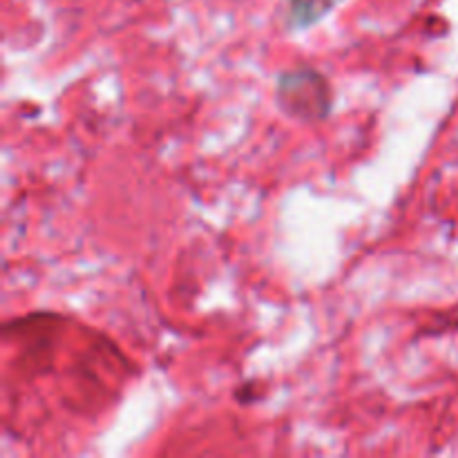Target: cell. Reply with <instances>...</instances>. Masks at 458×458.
<instances>
[{
	"label": "cell",
	"mask_w": 458,
	"mask_h": 458,
	"mask_svg": "<svg viewBox=\"0 0 458 458\" xmlns=\"http://www.w3.org/2000/svg\"><path fill=\"white\" fill-rule=\"evenodd\" d=\"M277 97L289 114L320 119L331 107V89L325 76L313 70H295L280 76Z\"/></svg>",
	"instance_id": "cell-1"
},
{
	"label": "cell",
	"mask_w": 458,
	"mask_h": 458,
	"mask_svg": "<svg viewBox=\"0 0 458 458\" xmlns=\"http://www.w3.org/2000/svg\"><path fill=\"white\" fill-rule=\"evenodd\" d=\"M334 4L335 0H291V22L293 25H311Z\"/></svg>",
	"instance_id": "cell-2"
}]
</instances>
